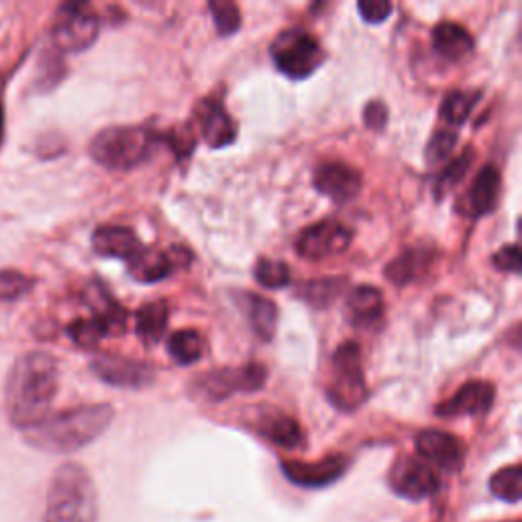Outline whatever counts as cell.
Here are the masks:
<instances>
[{"label":"cell","instance_id":"obj_1","mask_svg":"<svg viewBox=\"0 0 522 522\" xmlns=\"http://www.w3.org/2000/svg\"><path fill=\"white\" fill-rule=\"evenodd\" d=\"M58 394V363L45 351L21 355L5 384V410L17 429H31L49 414Z\"/></svg>","mask_w":522,"mask_h":522},{"label":"cell","instance_id":"obj_2","mask_svg":"<svg viewBox=\"0 0 522 522\" xmlns=\"http://www.w3.org/2000/svg\"><path fill=\"white\" fill-rule=\"evenodd\" d=\"M115 419L111 404H90L47 414L41 423L23 431L25 441L45 453H72L98 439Z\"/></svg>","mask_w":522,"mask_h":522},{"label":"cell","instance_id":"obj_3","mask_svg":"<svg viewBox=\"0 0 522 522\" xmlns=\"http://www.w3.org/2000/svg\"><path fill=\"white\" fill-rule=\"evenodd\" d=\"M45 522H98V496L88 469L64 463L47 490Z\"/></svg>","mask_w":522,"mask_h":522},{"label":"cell","instance_id":"obj_4","mask_svg":"<svg viewBox=\"0 0 522 522\" xmlns=\"http://www.w3.org/2000/svg\"><path fill=\"white\" fill-rule=\"evenodd\" d=\"M162 135L147 127H109L90 141L92 160L109 170H131L149 162Z\"/></svg>","mask_w":522,"mask_h":522},{"label":"cell","instance_id":"obj_5","mask_svg":"<svg viewBox=\"0 0 522 522\" xmlns=\"http://www.w3.org/2000/svg\"><path fill=\"white\" fill-rule=\"evenodd\" d=\"M270 56L276 70L290 80L312 76L327 58L319 39L304 29L282 31L270 47Z\"/></svg>","mask_w":522,"mask_h":522},{"label":"cell","instance_id":"obj_6","mask_svg":"<svg viewBox=\"0 0 522 522\" xmlns=\"http://www.w3.org/2000/svg\"><path fill=\"white\" fill-rule=\"evenodd\" d=\"M331 404L343 412L357 410L368 400V384H365L361 351L355 341L343 343L333 355V376L327 388Z\"/></svg>","mask_w":522,"mask_h":522},{"label":"cell","instance_id":"obj_7","mask_svg":"<svg viewBox=\"0 0 522 522\" xmlns=\"http://www.w3.org/2000/svg\"><path fill=\"white\" fill-rule=\"evenodd\" d=\"M268 382V370L259 363L241 368H221L200 374L190 384V392L206 402H223L235 394H253Z\"/></svg>","mask_w":522,"mask_h":522},{"label":"cell","instance_id":"obj_8","mask_svg":"<svg viewBox=\"0 0 522 522\" xmlns=\"http://www.w3.org/2000/svg\"><path fill=\"white\" fill-rule=\"evenodd\" d=\"M98 31L100 19L88 3H66L51 25V41L66 54H80L98 39Z\"/></svg>","mask_w":522,"mask_h":522},{"label":"cell","instance_id":"obj_9","mask_svg":"<svg viewBox=\"0 0 522 522\" xmlns=\"http://www.w3.org/2000/svg\"><path fill=\"white\" fill-rule=\"evenodd\" d=\"M190 264H192V253L182 245H172L168 249L143 247L129 261V272L137 282L155 284L170 278L180 270H186Z\"/></svg>","mask_w":522,"mask_h":522},{"label":"cell","instance_id":"obj_10","mask_svg":"<svg viewBox=\"0 0 522 522\" xmlns=\"http://www.w3.org/2000/svg\"><path fill=\"white\" fill-rule=\"evenodd\" d=\"M90 370L98 380L115 388L141 390L155 382V368L149 363L113 355L100 353L90 361Z\"/></svg>","mask_w":522,"mask_h":522},{"label":"cell","instance_id":"obj_11","mask_svg":"<svg viewBox=\"0 0 522 522\" xmlns=\"http://www.w3.org/2000/svg\"><path fill=\"white\" fill-rule=\"evenodd\" d=\"M390 488L408 500H425L439 492L441 480L435 469L421 457H400L388 476Z\"/></svg>","mask_w":522,"mask_h":522},{"label":"cell","instance_id":"obj_12","mask_svg":"<svg viewBox=\"0 0 522 522\" xmlns=\"http://www.w3.org/2000/svg\"><path fill=\"white\" fill-rule=\"evenodd\" d=\"M353 233L339 221L327 219L310 225L296 239V253L310 261H321L335 257L351 245Z\"/></svg>","mask_w":522,"mask_h":522},{"label":"cell","instance_id":"obj_13","mask_svg":"<svg viewBox=\"0 0 522 522\" xmlns=\"http://www.w3.org/2000/svg\"><path fill=\"white\" fill-rule=\"evenodd\" d=\"M416 453L419 457L429 463L433 469L439 467L441 472L447 474H455L463 467L465 461V445L461 443L459 437L445 433V431H437V429H429L416 435Z\"/></svg>","mask_w":522,"mask_h":522},{"label":"cell","instance_id":"obj_14","mask_svg":"<svg viewBox=\"0 0 522 522\" xmlns=\"http://www.w3.org/2000/svg\"><path fill=\"white\" fill-rule=\"evenodd\" d=\"M194 123L200 137L213 149L227 147L237 139V125L227 113L221 98L208 96L200 100L194 109Z\"/></svg>","mask_w":522,"mask_h":522},{"label":"cell","instance_id":"obj_15","mask_svg":"<svg viewBox=\"0 0 522 522\" xmlns=\"http://www.w3.org/2000/svg\"><path fill=\"white\" fill-rule=\"evenodd\" d=\"M349 467V459L345 455H329L319 461H294L284 459L282 472L284 476L302 488H323L337 482Z\"/></svg>","mask_w":522,"mask_h":522},{"label":"cell","instance_id":"obj_16","mask_svg":"<svg viewBox=\"0 0 522 522\" xmlns=\"http://www.w3.org/2000/svg\"><path fill=\"white\" fill-rule=\"evenodd\" d=\"M496 398L494 384L486 380L465 382L449 400L437 404V416L455 419V416H482L490 412Z\"/></svg>","mask_w":522,"mask_h":522},{"label":"cell","instance_id":"obj_17","mask_svg":"<svg viewBox=\"0 0 522 522\" xmlns=\"http://www.w3.org/2000/svg\"><path fill=\"white\" fill-rule=\"evenodd\" d=\"M500 190H502L500 170L492 164L484 166L459 204L461 215L472 219H482L492 215L500 200Z\"/></svg>","mask_w":522,"mask_h":522},{"label":"cell","instance_id":"obj_18","mask_svg":"<svg viewBox=\"0 0 522 522\" xmlns=\"http://www.w3.org/2000/svg\"><path fill=\"white\" fill-rule=\"evenodd\" d=\"M312 184L315 188L329 196L335 202H349L353 200L359 190H361V174L347 166V164H339V162H327L321 164L315 170V178H312Z\"/></svg>","mask_w":522,"mask_h":522},{"label":"cell","instance_id":"obj_19","mask_svg":"<svg viewBox=\"0 0 522 522\" xmlns=\"http://www.w3.org/2000/svg\"><path fill=\"white\" fill-rule=\"evenodd\" d=\"M255 431L282 449H298L304 445V431L282 410H261L255 419Z\"/></svg>","mask_w":522,"mask_h":522},{"label":"cell","instance_id":"obj_20","mask_svg":"<svg viewBox=\"0 0 522 522\" xmlns=\"http://www.w3.org/2000/svg\"><path fill=\"white\" fill-rule=\"evenodd\" d=\"M92 249L102 257L129 261L143 249L137 233L129 227H98L92 235Z\"/></svg>","mask_w":522,"mask_h":522},{"label":"cell","instance_id":"obj_21","mask_svg":"<svg viewBox=\"0 0 522 522\" xmlns=\"http://www.w3.org/2000/svg\"><path fill=\"white\" fill-rule=\"evenodd\" d=\"M384 317V296L374 286H359L347 298V319L357 329H372Z\"/></svg>","mask_w":522,"mask_h":522},{"label":"cell","instance_id":"obj_22","mask_svg":"<svg viewBox=\"0 0 522 522\" xmlns=\"http://www.w3.org/2000/svg\"><path fill=\"white\" fill-rule=\"evenodd\" d=\"M433 49L445 62H461L474 51V37L465 27L445 21L433 29Z\"/></svg>","mask_w":522,"mask_h":522},{"label":"cell","instance_id":"obj_23","mask_svg":"<svg viewBox=\"0 0 522 522\" xmlns=\"http://www.w3.org/2000/svg\"><path fill=\"white\" fill-rule=\"evenodd\" d=\"M433 251L427 247H410L404 249L398 257H394L386 266L384 274L390 282L398 286H406L427 274L433 264Z\"/></svg>","mask_w":522,"mask_h":522},{"label":"cell","instance_id":"obj_24","mask_svg":"<svg viewBox=\"0 0 522 522\" xmlns=\"http://www.w3.org/2000/svg\"><path fill=\"white\" fill-rule=\"evenodd\" d=\"M168 317H170V310L164 300L149 302V304L141 306L135 315L137 337L149 347L158 345L164 339V333L168 329Z\"/></svg>","mask_w":522,"mask_h":522},{"label":"cell","instance_id":"obj_25","mask_svg":"<svg viewBox=\"0 0 522 522\" xmlns=\"http://www.w3.org/2000/svg\"><path fill=\"white\" fill-rule=\"evenodd\" d=\"M243 308L247 310L253 333L259 339L272 341L276 335V327H278V306L266 296H257V294L247 292V294H243Z\"/></svg>","mask_w":522,"mask_h":522},{"label":"cell","instance_id":"obj_26","mask_svg":"<svg viewBox=\"0 0 522 522\" xmlns=\"http://www.w3.org/2000/svg\"><path fill=\"white\" fill-rule=\"evenodd\" d=\"M345 286H347V280L341 276L310 280L300 286L298 298H302L312 308H327L343 294Z\"/></svg>","mask_w":522,"mask_h":522},{"label":"cell","instance_id":"obj_27","mask_svg":"<svg viewBox=\"0 0 522 522\" xmlns=\"http://www.w3.org/2000/svg\"><path fill=\"white\" fill-rule=\"evenodd\" d=\"M478 100H480V92L478 90H455V92H449L447 98L441 104L439 115H441V119L447 125L461 127L469 119V115H472Z\"/></svg>","mask_w":522,"mask_h":522},{"label":"cell","instance_id":"obj_28","mask_svg":"<svg viewBox=\"0 0 522 522\" xmlns=\"http://www.w3.org/2000/svg\"><path fill=\"white\" fill-rule=\"evenodd\" d=\"M168 353L180 365L196 363L204 353V341L194 329H184L168 339Z\"/></svg>","mask_w":522,"mask_h":522},{"label":"cell","instance_id":"obj_29","mask_svg":"<svg viewBox=\"0 0 522 522\" xmlns=\"http://www.w3.org/2000/svg\"><path fill=\"white\" fill-rule=\"evenodd\" d=\"M474 158H476V153L472 149H465L457 160H453L451 164H447L441 170V174L435 182L437 198H445L467 176L469 168H472V164H474Z\"/></svg>","mask_w":522,"mask_h":522},{"label":"cell","instance_id":"obj_30","mask_svg":"<svg viewBox=\"0 0 522 522\" xmlns=\"http://www.w3.org/2000/svg\"><path fill=\"white\" fill-rule=\"evenodd\" d=\"M490 490L496 498L516 504L522 496V467L510 465L500 469L490 480Z\"/></svg>","mask_w":522,"mask_h":522},{"label":"cell","instance_id":"obj_31","mask_svg":"<svg viewBox=\"0 0 522 522\" xmlns=\"http://www.w3.org/2000/svg\"><path fill=\"white\" fill-rule=\"evenodd\" d=\"M255 280L268 288V290H280L290 284V268L280 259L259 257L255 264Z\"/></svg>","mask_w":522,"mask_h":522},{"label":"cell","instance_id":"obj_32","mask_svg":"<svg viewBox=\"0 0 522 522\" xmlns=\"http://www.w3.org/2000/svg\"><path fill=\"white\" fill-rule=\"evenodd\" d=\"M68 335L78 347L92 349L96 347L104 337H111L107 327H104L98 319H78L68 327Z\"/></svg>","mask_w":522,"mask_h":522},{"label":"cell","instance_id":"obj_33","mask_svg":"<svg viewBox=\"0 0 522 522\" xmlns=\"http://www.w3.org/2000/svg\"><path fill=\"white\" fill-rule=\"evenodd\" d=\"M208 11H211L215 27L223 37L233 35L241 27L239 7L235 3H229V0H211V3H208Z\"/></svg>","mask_w":522,"mask_h":522},{"label":"cell","instance_id":"obj_34","mask_svg":"<svg viewBox=\"0 0 522 522\" xmlns=\"http://www.w3.org/2000/svg\"><path fill=\"white\" fill-rule=\"evenodd\" d=\"M35 282L15 270H0V302H11L23 298Z\"/></svg>","mask_w":522,"mask_h":522},{"label":"cell","instance_id":"obj_35","mask_svg":"<svg viewBox=\"0 0 522 522\" xmlns=\"http://www.w3.org/2000/svg\"><path fill=\"white\" fill-rule=\"evenodd\" d=\"M457 145V133L453 129H439L427 145V162L443 164Z\"/></svg>","mask_w":522,"mask_h":522},{"label":"cell","instance_id":"obj_36","mask_svg":"<svg viewBox=\"0 0 522 522\" xmlns=\"http://www.w3.org/2000/svg\"><path fill=\"white\" fill-rule=\"evenodd\" d=\"M168 143V147L172 151H176V155L184 158L192 151V147L196 145V137H194V129L192 125H182L180 129H172L168 135H162V143Z\"/></svg>","mask_w":522,"mask_h":522},{"label":"cell","instance_id":"obj_37","mask_svg":"<svg viewBox=\"0 0 522 522\" xmlns=\"http://www.w3.org/2000/svg\"><path fill=\"white\" fill-rule=\"evenodd\" d=\"M392 9L394 7H392V3H388V0H361V3L357 5L361 19L370 25L384 23L390 17Z\"/></svg>","mask_w":522,"mask_h":522},{"label":"cell","instance_id":"obj_38","mask_svg":"<svg viewBox=\"0 0 522 522\" xmlns=\"http://www.w3.org/2000/svg\"><path fill=\"white\" fill-rule=\"evenodd\" d=\"M492 266L504 274H520V247L504 245L492 255Z\"/></svg>","mask_w":522,"mask_h":522},{"label":"cell","instance_id":"obj_39","mask_svg":"<svg viewBox=\"0 0 522 522\" xmlns=\"http://www.w3.org/2000/svg\"><path fill=\"white\" fill-rule=\"evenodd\" d=\"M363 123L372 131H384L388 125V107L382 100H372L363 111Z\"/></svg>","mask_w":522,"mask_h":522},{"label":"cell","instance_id":"obj_40","mask_svg":"<svg viewBox=\"0 0 522 522\" xmlns=\"http://www.w3.org/2000/svg\"><path fill=\"white\" fill-rule=\"evenodd\" d=\"M5 141V109L3 104H0V145Z\"/></svg>","mask_w":522,"mask_h":522}]
</instances>
